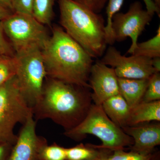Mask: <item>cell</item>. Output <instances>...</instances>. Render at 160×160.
Returning <instances> with one entry per match:
<instances>
[{"label":"cell","instance_id":"obj_27","mask_svg":"<svg viewBox=\"0 0 160 160\" xmlns=\"http://www.w3.org/2000/svg\"><path fill=\"white\" fill-rule=\"evenodd\" d=\"M14 144L9 142L0 143V160H8Z\"/></svg>","mask_w":160,"mask_h":160},{"label":"cell","instance_id":"obj_2","mask_svg":"<svg viewBox=\"0 0 160 160\" xmlns=\"http://www.w3.org/2000/svg\"><path fill=\"white\" fill-rule=\"evenodd\" d=\"M42 53L48 78L91 89L92 58L62 28H53Z\"/></svg>","mask_w":160,"mask_h":160},{"label":"cell","instance_id":"obj_17","mask_svg":"<svg viewBox=\"0 0 160 160\" xmlns=\"http://www.w3.org/2000/svg\"><path fill=\"white\" fill-rule=\"evenodd\" d=\"M108 4L106 7V14L107 16V24L105 27V30L107 44L112 45L115 42L112 35V22L113 16L119 11L122 6L124 0H108ZM146 4V10L155 14L157 13L160 15V9L157 7L152 0H143Z\"/></svg>","mask_w":160,"mask_h":160},{"label":"cell","instance_id":"obj_30","mask_svg":"<svg viewBox=\"0 0 160 160\" xmlns=\"http://www.w3.org/2000/svg\"><path fill=\"white\" fill-rule=\"evenodd\" d=\"M0 5L13 12L11 0H0Z\"/></svg>","mask_w":160,"mask_h":160},{"label":"cell","instance_id":"obj_29","mask_svg":"<svg viewBox=\"0 0 160 160\" xmlns=\"http://www.w3.org/2000/svg\"><path fill=\"white\" fill-rule=\"evenodd\" d=\"M152 66L156 72H160V57L152 59Z\"/></svg>","mask_w":160,"mask_h":160},{"label":"cell","instance_id":"obj_13","mask_svg":"<svg viewBox=\"0 0 160 160\" xmlns=\"http://www.w3.org/2000/svg\"><path fill=\"white\" fill-rule=\"evenodd\" d=\"M149 79H136L118 78L120 94L126 100L130 109L142 102Z\"/></svg>","mask_w":160,"mask_h":160},{"label":"cell","instance_id":"obj_7","mask_svg":"<svg viewBox=\"0 0 160 160\" xmlns=\"http://www.w3.org/2000/svg\"><path fill=\"white\" fill-rule=\"evenodd\" d=\"M1 22L15 53L32 48L42 49L49 39L44 25L31 15L12 12Z\"/></svg>","mask_w":160,"mask_h":160},{"label":"cell","instance_id":"obj_10","mask_svg":"<svg viewBox=\"0 0 160 160\" xmlns=\"http://www.w3.org/2000/svg\"><path fill=\"white\" fill-rule=\"evenodd\" d=\"M36 122L33 113L23 124L8 160H39V154L48 144L45 138L37 134Z\"/></svg>","mask_w":160,"mask_h":160},{"label":"cell","instance_id":"obj_32","mask_svg":"<svg viewBox=\"0 0 160 160\" xmlns=\"http://www.w3.org/2000/svg\"><path fill=\"white\" fill-rule=\"evenodd\" d=\"M153 2L157 7L160 9V0H154Z\"/></svg>","mask_w":160,"mask_h":160},{"label":"cell","instance_id":"obj_19","mask_svg":"<svg viewBox=\"0 0 160 160\" xmlns=\"http://www.w3.org/2000/svg\"><path fill=\"white\" fill-rule=\"evenodd\" d=\"M132 55L142 56L151 59L160 57V26L154 37L146 42L138 43Z\"/></svg>","mask_w":160,"mask_h":160},{"label":"cell","instance_id":"obj_24","mask_svg":"<svg viewBox=\"0 0 160 160\" xmlns=\"http://www.w3.org/2000/svg\"><path fill=\"white\" fill-rule=\"evenodd\" d=\"M33 0H11L13 12L32 15Z\"/></svg>","mask_w":160,"mask_h":160},{"label":"cell","instance_id":"obj_28","mask_svg":"<svg viewBox=\"0 0 160 160\" xmlns=\"http://www.w3.org/2000/svg\"><path fill=\"white\" fill-rule=\"evenodd\" d=\"M11 11L0 5V21H2L11 14Z\"/></svg>","mask_w":160,"mask_h":160},{"label":"cell","instance_id":"obj_26","mask_svg":"<svg viewBox=\"0 0 160 160\" xmlns=\"http://www.w3.org/2000/svg\"><path fill=\"white\" fill-rule=\"evenodd\" d=\"M95 12L99 13L105 7L108 0H74Z\"/></svg>","mask_w":160,"mask_h":160},{"label":"cell","instance_id":"obj_22","mask_svg":"<svg viewBox=\"0 0 160 160\" xmlns=\"http://www.w3.org/2000/svg\"><path fill=\"white\" fill-rule=\"evenodd\" d=\"M160 100V74L156 72L149 78L148 86L142 102H144Z\"/></svg>","mask_w":160,"mask_h":160},{"label":"cell","instance_id":"obj_6","mask_svg":"<svg viewBox=\"0 0 160 160\" xmlns=\"http://www.w3.org/2000/svg\"><path fill=\"white\" fill-rule=\"evenodd\" d=\"M15 55L18 61L16 77L19 88L32 109L41 98L47 78L42 49L32 48Z\"/></svg>","mask_w":160,"mask_h":160},{"label":"cell","instance_id":"obj_31","mask_svg":"<svg viewBox=\"0 0 160 160\" xmlns=\"http://www.w3.org/2000/svg\"><path fill=\"white\" fill-rule=\"evenodd\" d=\"M150 160H160L159 152H153Z\"/></svg>","mask_w":160,"mask_h":160},{"label":"cell","instance_id":"obj_18","mask_svg":"<svg viewBox=\"0 0 160 160\" xmlns=\"http://www.w3.org/2000/svg\"><path fill=\"white\" fill-rule=\"evenodd\" d=\"M57 0H33L32 15L43 25H50L54 16L53 6Z\"/></svg>","mask_w":160,"mask_h":160},{"label":"cell","instance_id":"obj_5","mask_svg":"<svg viewBox=\"0 0 160 160\" xmlns=\"http://www.w3.org/2000/svg\"><path fill=\"white\" fill-rule=\"evenodd\" d=\"M32 113L16 76L0 86V143L14 144L18 138L13 132L16 125L24 124Z\"/></svg>","mask_w":160,"mask_h":160},{"label":"cell","instance_id":"obj_12","mask_svg":"<svg viewBox=\"0 0 160 160\" xmlns=\"http://www.w3.org/2000/svg\"><path fill=\"white\" fill-rule=\"evenodd\" d=\"M132 138L133 144L130 150L142 154L153 153L155 148L160 145V123H143L122 128Z\"/></svg>","mask_w":160,"mask_h":160},{"label":"cell","instance_id":"obj_3","mask_svg":"<svg viewBox=\"0 0 160 160\" xmlns=\"http://www.w3.org/2000/svg\"><path fill=\"white\" fill-rule=\"evenodd\" d=\"M58 1L64 30L92 58L101 57L107 45L102 16L74 0Z\"/></svg>","mask_w":160,"mask_h":160},{"label":"cell","instance_id":"obj_23","mask_svg":"<svg viewBox=\"0 0 160 160\" xmlns=\"http://www.w3.org/2000/svg\"><path fill=\"white\" fill-rule=\"evenodd\" d=\"M153 153L142 154L131 150L126 152L124 149H118L112 152L108 160H150Z\"/></svg>","mask_w":160,"mask_h":160},{"label":"cell","instance_id":"obj_1","mask_svg":"<svg viewBox=\"0 0 160 160\" xmlns=\"http://www.w3.org/2000/svg\"><path fill=\"white\" fill-rule=\"evenodd\" d=\"M49 78L32 109L36 120L50 119L68 131L80 124L92 105L89 88Z\"/></svg>","mask_w":160,"mask_h":160},{"label":"cell","instance_id":"obj_34","mask_svg":"<svg viewBox=\"0 0 160 160\" xmlns=\"http://www.w3.org/2000/svg\"><path fill=\"white\" fill-rule=\"evenodd\" d=\"M0 55H1V54H0Z\"/></svg>","mask_w":160,"mask_h":160},{"label":"cell","instance_id":"obj_9","mask_svg":"<svg viewBox=\"0 0 160 160\" xmlns=\"http://www.w3.org/2000/svg\"><path fill=\"white\" fill-rule=\"evenodd\" d=\"M99 61L113 68L118 78L147 79L156 72L152 66V59L136 55L127 57L112 46Z\"/></svg>","mask_w":160,"mask_h":160},{"label":"cell","instance_id":"obj_25","mask_svg":"<svg viewBox=\"0 0 160 160\" xmlns=\"http://www.w3.org/2000/svg\"><path fill=\"white\" fill-rule=\"evenodd\" d=\"M0 54L1 55L13 56L15 53L10 43L8 42L5 37V32L0 21Z\"/></svg>","mask_w":160,"mask_h":160},{"label":"cell","instance_id":"obj_21","mask_svg":"<svg viewBox=\"0 0 160 160\" xmlns=\"http://www.w3.org/2000/svg\"><path fill=\"white\" fill-rule=\"evenodd\" d=\"M39 160H66V148L55 143L46 144L40 150Z\"/></svg>","mask_w":160,"mask_h":160},{"label":"cell","instance_id":"obj_20","mask_svg":"<svg viewBox=\"0 0 160 160\" xmlns=\"http://www.w3.org/2000/svg\"><path fill=\"white\" fill-rule=\"evenodd\" d=\"M18 70V61L15 55H0V86L15 77Z\"/></svg>","mask_w":160,"mask_h":160},{"label":"cell","instance_id":"obj_8","mask_svg":"<svg viewBox=\"0 0 160 160\" xmlns=\"http://www.w3.org/2000/svg\"><path fill=\"white\" fill-rule=\"evenodd\" d=\"M153 15V13L144 10L138 2L132 3L126 13H116L112 22L114 42H122L127 38H131L132 45L127 52L133 54L137 46L139 36L149 25Z\"/></svg>","mask_w":160,"mask_h":160},{"label":"cell","instance_id":"obj_15","mask_svg":"<svg viewBox=\"0 0 160 160\" xmlns=\"http://www.w3.org/2000/svg\"><path fill=\"white\" fill-rule=\"evenodd\" d=\"M152 121H160V100L141 102L130 109L127 126H136Z\"/></svg>","mask_w":160,"mask_h":160},{"label":"cell","instance_id":"obj_16","mask_svg":"<svg viewBox=\"0 0 160 160\" xmlns=\"http://www.w3.org/2000/svg\"><path fill=\"white\" fill-rule=\"evenodd\" d=\"M66 160H95L107 157L112 151L100 149L92 144H79L66 148Z\"/></svg>","mask_w":160,"mask_h":160},{"label":"cell","instance_id":"obj_33","mask_svg":"<svg viewBox=\"0 0 160 160\" xmlns=\"http://www.w3.org/2000/svg\"><path fill=\"white\" fill-rule=\"evenodd\" d=\"M108 157H109V156L107 157L103 158H102L98 159L95 160H108Z\"/></svg>","mask_w":160,"mask_h":160},{"label":"cell","instance_id":"obj_14","mask_svg":"<svg viewBox=\"0 0 160 160\" xmlns=\"http://www.w3.org/2000/svg\"><path fill=\"white\" fill-rule=\"evenodd\" d=\"M109 118L121 128L127 126L130 108L120 94L113 96L101 105Z\"/></svg>","mask_w":160,"mask_h":160},{"label":"cell","instance_id":"obj_11","mask_svg":"<svg viewBox=\"0 0 160 160\" xmlns=\"http://www.w3.org/2000/svg\"><path fill=\"white\" fill-rule=\"evenodd\" d=\"M89 83L92 90V99L96 105L101 106L109 98L120 94L118 77L114 69L100 61L92 66Z\"/></svg>","mask_w":160,"mask_h":160},{"label":"cell","instance_id":"obj_4","mask_svg":"<svg viewBox=\"0 0 160 160\" xmlns=\"http://www.w3.org/2000/svg\"><path fill=\"white\" fill-rule=\"evenodd\" d=\"M64 134L77 141L83 140L88 134L92 135L102 142L101 145H95L96 147L112 151L125 149L133 144L132 138L109 118L102 106L94 104L84 120L74 128L65 131Z\"/></svg>","mask_w":160,"mask_h":160}]
</instances>
